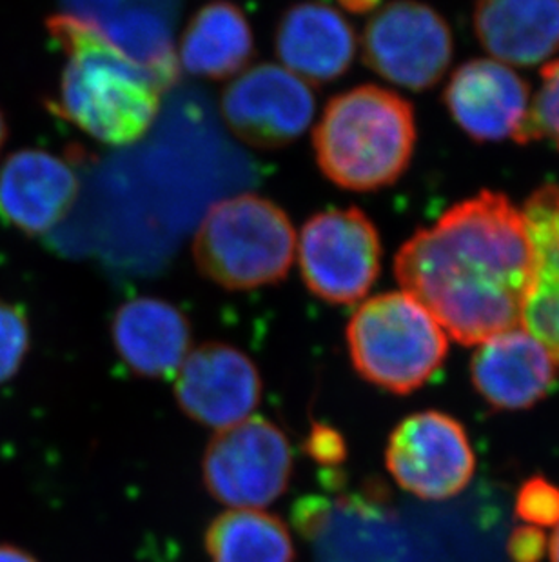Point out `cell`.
<instances>
[{
  "instance_id": "obj_1",
  "label": "cell",
  "mask_w": 559,
  "mask_h": 562,
  "mask_svg": "<svg viewBox=\"0 0 559 562\" xmlns=\"http://www.w3.org/2000/svg\"><path fill=\"white\" fill-rule=\"evenodd\" d=\"M533 271L522 212L494 191L448 207L395 259L403 292L465 346L522 326Z\"/></svg>"
},
{
  "instance_id": "obj_2",
  "label": "cell",
  "mask_w": 559,
  "mask_h": 562,
  "mask_svg": "<svg viewBox=\"0 0 559 562\" xmlns=\"http://www.w3.org/2000/svg\"><path fill=\"white\" fill-rule=\"evenodd\" d=\"M48 32L68 54L58 113L104 144L126 146L142 137L159 113L162 91L151 64L133 59L77 15L49 16Z\"/></svg>"
},
{
  "instance_id": "obj_3",
  "label": "cell",
  "mask_w": 559,
  "mask_h": 562,
  "mask_svg": "<svg viewBox=\"0 0 559 562\" xmlns=\"http://www.w3.org/2000/svg\"><path fill=\"white\" fill-rule=\"evenodd\" d=\"M323 176L351 191L391 187L411 165L417 121L411 104L380 86H358L334 97L315 135Z\"/></svg>"
},
{
  "instance_id": "obj_4",
  "label": "cell",
  "mask_w": 559,
  "mask_h": 562,
  "mask_svg": "<svg viewBox=\"0 0 559 562\" xmlns=\"http://www.w3.org/2000/svg\"><path fill=\"white\" fill-rule=\"evenodd\" d=\"M295 251L296 232L287 213L253 193L209 207L193 239L202 276L231 292L284 281Z\"/></svg>"
},
{
  "instance_id": "obj_5",
  "label": "cell",
  "mask_w": 559,
  "mask_h": 562,
  "mask_svg": "<svg viewBox=\"0 0 559 562\" xmlns=\"http://www.w3.org/2000/svg\"><path fill=\"white\" fill-rule=\"evenodd\" d=\"M349 356L365 381L407 395L444 367L448 342L438 321L406 292L365 301L349 321Z\"/></svg>"
},
{
  "instance_id": "obj_6",
  "label": "cell",
  "mask_w": 559,
  "mask_h": 562,
  "mask_svg": "<svg viewBox=\"0 0 559 562\" xmlns=\"http://www.w3.org/2000/svg\"><path fill=\"white\" fill-rule=\"evenodd\" d=\"M293 468V448L284 430L265 417H248L209 440L202 475L218 503L232 509H262L285 494Z\"/></svg>"
},
{
  "instance_id": "obj_7",
  "label": "cell",
  "mask_w": 559,
  "mask_h": 562,
  "mask_svg": "<svg viewBox=\"0 0 559 562\" xmlns=\"http://www.w3.org/2000/svg\"><path fill=\"white\" fill-rule=\"evenodd\" d=\"M298 259L309 292L347 306L364 299L380 276V235L358 207L317 213L301 228Z\"/></svg>"
},
{
  "instance_id": "obj_8",
  "label": "cell",
  "mask_w": 559,
  "mask_h": 562,
  "mask_svg": "<svg viewBox=\"0 0 559 562\" xmlns=\"http://www.w3.org/2000/svg\"><path fill=\"white\" fill-rule=\"evenodd\" d=\"M364 63L392 85L423 91L438 85L453 60L447 21L418 0H392L376 13L362 37Z\"/></svg>"
},
{
  "instance_id": "obj_9",
  "label": "cell",
  "mask_w": 559,
  "mask_h": 562,
  "mask_svg": "<svg viewBox=\"0 0 559 562\" xmlns=\"http://www.w3.org/2000/svg\"><path fill=\"white\" fill-rule=\"evenodd\" d=\"M386 462L401 488L425 501L461 494L476 470L464 425L434 409L409 415L396 426L387 442Z\"/></svg>"
},
{
  "instance_id": "obj_10",
  "label": "cell",
  "mask_w": 559,
  "mask_h": 562,
  "mask_svg": "<svg viewBox=\"0 0 559 562\" xmlns=\"http://www.w3.org/2000/svg\"><path fill=\"white\" fill-rule=\"evenodd\" d=\"M223 115L243 143L284 148L306 132L315 115V95L306 80L275 64H260L224 91Z\"/></svg>"
},
{
  "instance_id": "obj_11",
  "label": "cell",
  "mask_w": 559,
  "mask_h": 562,
  "mask_svg": "<svg viewBox=\"0 0 559 562\" xmlns=\"http://www.w3.org/2000/svg\"><path fill=\"white\" fill-rule=\"evenodd\" d=\"M174 376L180 409L198 425L218 431L251 417L262 398L256 364L224 342H206L191 350Z\"/></svg>"
},
{
  "instance_id": "obj_12",
  "label": "cell",
  "mask_w": 559,
  "mask_h": 562,
  "mask_svg": "<svg viewBox=\"0 0 559 562\" xmlns=\"http://www.w3.org/2000/svg\"><path fill=\"white\" fill-rule=\"evenodd\" d=\"M77 193L73 168L44 149H21L0 166V221L22 234L52 232L71 212Z\"/></svg>"
},
{
  "instance_id": "obj_13",
  "label": "cell",
  "mask_w": 559,
  "mask_h": 562,
  "mask_svg": "<svg viewBox=\"0 0 559 562\" xmlns=\"http://www.w3.org/2000/svg\"><path fill=\"white\" fill-rule=\"evenodd\" d=\"M445 104L470 138L498 143L514 137L531 106L527 80L494 59L461 64L448 80Z\"/></svg>"
},
{
  "instance_id": "obj_14",
  "label": "cell",
  "mask_w": 559,
  "mask_h": 562,
  "mask_svg": "<svg viewBox=\"0 0 559 562\" xmlns=\"http://www.w3.org/2000/svg\"><path fill=\"white\" fill-rule=\"evenodd\" d=\"M558 376L555 356L522 326L481 342L470 361L476 392L497 409L531 408L555 390Z\"/></svg>"
},
{
  "instance_id": "obj_15",
  "label": "cell",
  "mask_w": 559,
  "mask_h": 562,
  "mask_svg": "<svg viewBox=\"0 0 559 562\" xmlns=\"http://www.w3.org/2000/svg\"><path fill=\"white\" fill-rule=\"evenodd\" d=\"M112 339L129 372L168 379L191 351V324L176 306L157 297H137L116 310Z\"/></svg>"
},
{
  "instance_id": "obj_16",
  "label": "cell",
  "mask_w": 559,
  "mask_h": 562,
  "mask_svg": "<svg viewBox=\"0 0 559 562\" xmlns=\"http://www.w3.org/2000/svg\"><path fill=\"white\" fill-rule=\"evenodd\" d=\"M276 54L301 80L326 85L342 77L353 64L356 37L351 24L333 8L300 2L280 19Z\"/></svg>"
},
{
  "instance_id": "obj_17",
  "label": "cell",
  "mask_w": 559,
  "mask_h": 562,
  "mask_svg": "<svg viewBox=\"0 0 559 562\" xmlns=\"http://www.w3.org/2000/svg\"><path fill=\"white\" fill-rule=\"evenodd\" d=\"M475 30L494 60L536 66L559 52V0H478Z\"/></svg>"
},
{
  "instance_id": "obj_18",
  "label": "cell",
  "mask_w": 559,
  "mask_h": 562,
  "mask_svg": "<svg viewBox=\"0 0 559 562\" xmlns=\"http://www.w3.org/2000/svg\"><path fill=\"white\" fill-rule=\"evenodd\" d=\"M522 215L534 260L522 328L544 342L559 362V182L534 191Z\"/></svg>"
},
{
  "instance_id": "obj_19",
  "label": "cell",
  "mask_w": 559,
  "mask_h": 562,
  "mask_svg": "<svg viewBox=\"0 0 559 562\" xmlns=\"http://www.w3.org/2000/svg\"><path fill=\"white\" fill-rule=\"evenodd\" d=\"M253 32L243 11L231 2L202 8L185 30L180 59L193 75L227 79L253 59Z\"/></svg>"
},
{
  "instance_id": "obj_20",
  "label": "cell",
  "mask_w": 559,
  "mask_h": 562,
  "mask_svg": "<svg viewBox=\"0 0 559 562\" xmlns=\"http://www.w3.org/2000/svg\"><path fill=\"white\" fill-rule=\"evenodd\" d=\"M212 562H295L284 520L264 509H227L206 530Z\"/></svg>"
},
{
  "instance_id": "obj_21",
  "label": "cell",
  "mask_w": 559,
  "mask_h": 562,
  "mask_svg": "<svg viewBox=\"0 0 559 562\" xmlns=\"http://www.w3.org/2000/svg\"><path fill=\"white\" fill-rule=\"evenodd\" d=\"M512 138L520 144H552L559 149V59L541 69V86Z\"/></svg>"
},
{
  "instance_id": "obj_22",
  "label": "cell",
  "mask_w": 559,
  "mask_h": 562,
  "mask_svg": "<svg viewBox=\"0 0 559 562\" xmlns=\"http://www.w3.org/2000/svg\"><path fill=\"white\" fill-rule=\"evenodd\" d=\"M30 345L32 331L24 308L0 301V384L19 373L26 361Z\"/></svg>"
},
{
  "instance_id": "obj_23",
  "label": "cell",
  "mask_w": 559,
  "mask_h": 562,
  "mask_svg": "<svg viewBox=\"0 0 559 562\" xmlns=\"http://www.w3.org/2000/svg\"><path fill=\"white\" fill-rule=\"evenodd\" d=\"M516 515L533 526L559 525V488L544 475H534L516 495Z\"/></svg>"
},
{
  "instance_id": "obj_24",
  "label": "cell",
  "mask_w": 559,
  "mask_h": 562,
  "mask_svg": "<svg viewBox=\"0 0 559 562\" xmlns=\"http://www.w3.org/2000/svg\"><path fill=\"white\" fill-rule=\"evenodd\" d=\"M547 552V537L538 526H517L509 537L512 562H541Z\"/></svg>"
},
{
  "instance_id": "obj_25",
  "label": "cell",
  "mask_w": 559,
  "mask_h": 562,
  "mask_svg": "<svg viewBox=\"0 0 559 562\" xmlns=\"http://www.w3.org/2000/svg\"><path fill=\"white\" fill-rule=\"evenodd\" d=\"M307 451L322 464H338L345 459V442L333 428L315 426L307 442Z\"/></svg>"
},
{
  "instance_id": "obj_26",
  "label": "cell",
  "mask_w": 559,
  "mask_h": 562,
  "mask_svg": "<svg viewBox=\"0 0 559 562\" xmlns=\"http://www.w3.org/2000/svg\"><path fill=\"white\" fill-rule=\"evenodd\" d=\"M381 0H338V4L342 5L343 10L354 15H364L376 10Z\"/></svg>"
},
{
  "instance_id": "obj_27",
  "label": "cell",
  "mask_w": 559,
  "mask_h": 562,
  "mask_svg": "<svg viewBox=\"0 0 559 562\" xmlns=\"http://www.w3.org/2000/svg\"><path fill=\"white\" fill-rule=\"evenodd\" d=\"M0 562H38L32 553L11 544H0Z\"/></svg>"
},
{
  "instance_id": "obj_28",
  "label": "cell",
  "mask_w": 559,
  "mask_h": 562,
  "mask_svg": "<svg viewBox=\"0 0 559 562\" xmlns=\"http://www.w3.org/2000/svg\"><path fill=\"white\" fill-rule=\"evenodd\" d=\"M550 561L559 562V525L552 536V541H550Z\"/></svg>"
},
{
  "instance_id": "obj_29",
  "label": "cell",
  "mask_w": 559,
  "mask_h": 562,
  "mask_svg": "<svg viewBox=\"0 0 559 562\" xmlns=\"http://www.w3.org/2000/svg\"><path fill=\"white\" fill-rule=\"evenodd\" d=\"M5 138H8V124H5L4 113L0 110V154H2V148H4Z\"/></svg>"
}]
</instances>
